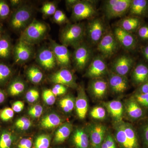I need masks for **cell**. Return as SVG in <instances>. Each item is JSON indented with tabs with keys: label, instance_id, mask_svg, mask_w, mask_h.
I'll return each instance as SVG.
<instances>
[{
	"label": "cell",
	"instance_id": "6da1fadb",
	"mask_svg": "<svg viewBox=\"0 0 148 148\" xmlns=\"http://www.w3.org/2000/svg\"><path fill=\"white\" fill-rule=\"evenodd\" d=\"M114 139L120 148H142L136 130L127 123H118Z\"/></svg>",
	"mask_w": 148,
	"mask_h": 148
},
{
	"label": "cell",
	"instance_id": "7a4b0ae2",
	"mask_svg": "<svg viewBox=\"0 0 148 148\" xmlns=\"http://www.w3.org/2000/svg\"><path fill=\"white\" fill-rule=\"evenodd\" d=\"M86 28L82 23L68 24L60 32L59 39L62 45L76 47L83 42Z\"/></svg>",
	"mask_w": 148,
	"mask_h": 148
},
{
	"label": "cell",
	"instance_id": "3957f363",
	"mask_svg": "<svg viewBox=\"0 0 148 148\" xmlns=\"http://www.w3.org/2000/svg\"><path fill=\"white\" fill-rule=\"evenodd\" d=\"M49 32V27L46 23L34 19L21 33L19 39L34 45L44 39Z\"/></svg>",
	"mask_w": 148,
	"mask_h": 148
},
{
	"label": "cell",
	"instance_id": "277c9868",
	"mask_svg": "<svg viewBox=\"0 0 148 148\" xmlns=\"http://www.w3.org/2000/svg\"><path fill=\"white\" fill-rule=\"evenodd\" d=\"M34 10L31 6L23 4L14 10L10 17L9 25L14 31L21 33L33 21Z\"/></svg>",
	"mask_w": 148,
	"mask_h": 148
},
{
	"label": "cell",
	"instance_id": "5b68a950",
	"mask_svg": "<svg viewBox=\"0 0 148 148\" xmlns=\"http://www.w3.org/2000/svg\"><path fill=\"white\" fill-rule=\"evenodd\" d=\"M132 0H108L103 6L104 13L108 19L121 17L129 11Z\"/></svg>",
	"mask_w": 148,
	"mask_h": 148
},
{
	"label": "cell",
	"instance_id": "8992f818",
	"mask_svg": "<svg viewBox=\"0 0 148 148\" xmlns=\"http://www.w3.org/2000/svg\"><path fill=\"white\" fill-rule=\"evenodd\" d=\"M97 13V9L92 1L79 0L72 9L71 19L77 22L93 18Z\"/></svg>",
	"mask_w": 148,
	"mask_h": 148
},
{
	"label": "cell",
	"instance_id": "52a82bcc",
	"mask_svg": "<svg viewBox=\"0 0 148 148\" xmlns=\"http://www.w3.org/2000/svg\"><path fill=\"white\" fill-rule=\"evenodd\" d=\"M12 53L14 62L18 65H22L27 63L34 57V47L19 39L13 47Z\"/></svg>",
	"mask_w": 148,
	"mask_h": 148
},
{
	"label": "cell",
	"instance_id": "ba28073f",
	"mask_svg": "<svg viewBox=\"0 0 148 148\" xmlns=\"http://www.w3.org/2000/svg\"><path fill=\"white\" fill-rule=\"evenodd\" d=\"M119 45L113 32L106 31L97 45V49L104 58H110L116 53Z\"/></svg>",
	"mask_w": 148,
	"mask_h": 148
},
{
	"label": "cell",
	"instance_id": "9c48e42d",
	"mask_svg": "<svg viewBox=\"0 0 148 148\" xmlns=\"http://www.w3.org/2000/svg\"><path fill=\"white\" fill-rule=\"evenodd\" d=\"M91 55V49L84 42L75 48L73 55V62L75 69L78 71L84 70L90 62Z\"/></svg>",
	"mask_w": 148,
	"mask_h": 148
},
{
	"label": "cell",
	"instance_id": "30bf717a",
	"mask_svg": "<svg viewBox=\"0 0 148 148\" xmlns=\"http://www.w3.org/2000/svg\"><path fill=\"white\" fill-rule=\"evenodd\" d=\"M105 24L99 18H92L88 23L86 34L89 41L94 45H97L106 32Z\"/></svg>",
	"mask_w": 148,
	"mask_h": 148
},
{
	"label": "cell",
	"instance_id": "8fae6325",
	"mask_svg": "<svg viewBox=\"0 0 148 148\" xmlns=\"http://www.w3.org/2000/svg\"><path fill=\"white\" fill-rule=\"evenodd\" d=\"M49 48L53 51L57 65L60 66L61 69H69L71 64V57L68 47L63 45L59 44L55 41L51 40Z\"/></svg>",
	"mask_w": 148,
	"mask_h": 148
},
{
	"label": "cell",
	"instance_id": "7c38bea8",
	"mask_svg": "<svg viewBox=\"0 0 148 148\" xmlns=\"http://www.w3.org/2000/svg\"><path fill=\"white\" fill-rule=\"evenodd\" d=\"M108 72V66L104 57L102 56H98L94 57L90 62L85 75L93 79L102 77Z\"/></svg>",
	"mask_w": 148,
	"mask_h": 148
},
{
	"label": "cell",
	"instance_id": "4fadbf2b",
	"mask_svg": "<svg viewBox=\"0 0 148 148\" xmlns=\"http://www.w3.org/2000/svg\"><path fill=\"white\" fill-rule=\"evenodd\" d=\"M134 59L130 56L121 55L117 57L112 64V72L119 75L126 77L134 64Z\"/></svg>",
	"mask_w": 148,
	"mask_h": 148
},
{
	"label": "cell",
	"instance_id": "5bb4252c",
	"mask_svg": "<svg viewBox=\"0 0 148 148\" xmlns=\"http://www.w3.org/2000/svg\"><path fill=\"white\" fill-rule=\"evenodd\" d=\"M50 79L54 84H62L73 88L77 87L75 76L68 69L62 68L53 73L51 76Z\"/></svg>",
	"mask_w": 148,
	"mask_h": 148
},
{
	"label": "cell",
	"instance_id": "9a60e30c",
	"mask_svg": "<svg viewBox=\"0 0 148 148\" xmlns=\"http://www.w3.org/2000/svg\"><path fill=\"white\" fill-rule=\"evenodd\" d=\"M36 58L39 65L47 71L53 70L57 65L55 56L50 48H41L38 51Z\"/></svg>",
	"mask_w": 148,
	"mask_h": 148
},
{
	"label": "cell",
	"instance_id": "2e32d148",
	"mask_svg": "<svg viewBox=\"0 0 148 148\" xmlns=\"http://www.w3.org/2000/svg\"><path fill=\"white\" fill-rule=\"evenodd\" d=\"M113 33L119 44L125 49L132 50L136 48L137 39L132 33L124 31L118 27L115 28Z\"/></svg>",
	"mask_w": 148,
	"mask_h": 148
},
{
	"label": "cell",
	"instance_id": "e0dca14e",
	"mask_svg": "<svg viewBox=\"0 0 148 148\" xmlns=\"http://www.w3.org/2000/svg\"><path fill=\"white\" fill-rule=\"evenodd\" d=\"M107 128L101 124H93L88 129L90 148H101L106 137Z\"/></svg>",
	"mask_w": 148,
	"mask_h": 148
},
{
	"label": "cell",
	"instance_id": "ac0fdd59",
	"mask_svg": "<svg viewBox=\"0 0 148 148\" xmlns=\"http://www.w3.org/2000/svg\"><path fill=\"white\" fill-rule=\"evenodd\" d=\"M77 116L81 119H84L87 114L88 102L86 93L83 86L77 87V95L75 103Z\"/></svg>",
	"mask_w": 148,
	"mask_h": 148
},
{
	"label": "cell",
	"instance_id": "d6986e66",
	"mask_svg": "<svg viewBox=\"0 0 148 148\" xmlns=\"http://www.w3.org/2000/svg\"><path fill=\"white\" fill-rule=\"evenodd\" d=\"M108 86L111 91L116 94L124 92L128 87V82L126 77L111 73L109 76Z\"/></svg>",
	"mask_w": 148,
	"mask_h": 148
},
{
	"label": "cell",
	"instance_id": "ffe728a7",
	"mask_svg": "<svg viewBox=\"0 0 148 148\" xmlns=\"http://www.w3.org/2000/svg\"><path fill=\"white\" fill-rule=\"evenodd\" d=\"M108 84L104 79L101 78L93 79L89 84V90L94 98L102 99L108 92Z\"/></svg>",
	"mask_w": 148,
	"mask_h": 148
},
{
	"label": "cell",
	"instance_id": "44dd1931",
	"mask_svg": "<svg viewBox=\"0 0 148 148\" xmlns=\"http://www.w3.org/2000/svg\"><path fill=\"white\" fill-rule=\"evenodd\" d=\"M125 108L127 116L132 120L141 119L145 116L144 109L132 97L126 101Z\"/></svg>",
	"mask_w": 148,
	"mask_h": 148
},
{
	"label": "cell",
	"instance_id": "7402d4cb",
	"mask_svg": "<svg viewBox=\"0 0 148 148\" xmlns=\"http://www.w3.org/2000/svg\"><path fill=\"white\" fill-rule=\"evenodd\" d=\"M72 140L75 148H90L89 135L82 127H77L74 130Z\"/></svg>",
	"mask_w": 148,
	"mask_h": 148
},
{
	"label": "cell",
	"instance_id": "603a6c76",
	"mask_svg": "<svg viewBox=\"0 0 148 148\" xmlns=\"http://www.w3.org/2000/svg\"><path fill=\"white\" fill-rule=\"evenodd\" d=\"M104 106L110 115L117 123L122 122L123 114V106L119 100H113L104 103Z\"/></svg>",
	"mask_w": 148,
	"mask_h": 148
},
{
	"label": "cell",
	"instance_id": "cb8c5ba5",
	"mask_svg": "<svg viewBox=\"0 0 148 148\" xmlns=\"http://www.w3.org/2000/svg\"><path fill=\"white\" fill-rule=\"evenodd\" d=\"M131 78L136 85L140 86L148 80V67L143 64H138L132 70Z\"/></svg>",
	"mask_w": 148,
	"mask_h": 148
},
{
	"label": "cell",
	"instance_id": "d4e9b609",
	"mask_svg": "<svg viewBox=\"0 0 148 148\" xmlns=\"http://www.w3.org/2000/svg\"><path fill=\"white\" fill-rule=\"evenodd\" d=\"M141 20L138 17L130 16L124 17L118 22L117 27L132 33L141 26Z\"/></svg>",
	"mask_w": 148,
	"mask_h": 148
},
{
	"label": "cell",
	"instance_id": "484cf974",
	"mask_svg": "<svg viewBox=\"0 0 148 148\" xmlns=\"http://www.w3.org/2000/svg\"><path fill=\"white\" fill-rule=\"evenodd\" d=\"M148 10V1L132 0L129 12L131 16H142L145 15Z\"/></svg>",
	"mask_w": 148,
	"mask_h": 148
},
{
	"label": "cell",
	"instance_id": "4316f807",
	"mask_svg": "<svg viewBox=\"0 0 148 148\" xmlns=\"http://www.w3.org/2000/svg\"><path fill=\"white\" fill-rule=\"evenodd\" d=\"M73 125L69 122L61 125L56 130L54 135L53 143L55 144L63 143L67 140L71 133Z\"/></svg>",
	"mask_w": 148,
	"mask_h": 148
},
{
	"label": "cell",
	"instance_id": "83f0119b",
	"mask_svg": "<svg viewBox=\"0 0 148 148\" xmlns=\"http://www.w3.org/2000/svg\"><path fill=\"white\" fill-rule=\"evenodd\" d=\"M61 117L57 114L51 113L43 117L40 121V125L45 129H53L60 126L62 123Z\"/></svg>",
	"mask_w": 148,
	"mask_h": 148
},
{
	"label": "cell",
	"instance_id": "f1b7e54d",
	"mask_svg": "<svg viewBox=\"0 0 148 148\" xmlns=\"http://www.w3.org/2000/svg\"><path fill=\"white\" fill-rule=\"evenodd\" d=\"M12 47L10 38L6 34L0 37V58L7 59L12 53Z\"/></svg>",
	"mask_w": 148,
	"mask_h": 148
},
{
	"label": "cell",
	"instance_id": "f546056e",
	"mask_svg": "<svg viewBox=\"0 0 148 148\" xmlns=\"http://www.w3.org/2000/svg\"><path fill=\"white\" fill-rule=\"evenodd\" d=\"M26 72L27 78L32 83L38 84L42 81L44 77L43 73L37 66H29L26 70Z\"/></svg>",
	"mask_w": 148,
	"mask_h": 148
},
{
	"label": "cell",
	"instance_id": "4dcf8cb0",
	"mask_svg": "<svg viewBox=\"0 0 148 148\" xmlns=\"http://www.w3.org/2000/svg\"><path fill=\"white\" fill-rule=\"evenodd\" d=\"M26 84L22 80L16 79L12 82L8 87V92L12 96H17L24 92Z\"/></svg>",
	"mask_w": 148,
	"mask_h": 148
},
{
	"label": "cell",
	"instance_id": "1f68e13d",
	"mask_svg": "<svg viewBox=\"0 0 148 148\" xmlns=\"http://www.w3.org/2000/svg\"><path fill=\"white\" fill-rule=\"evenodd\" d=\"M16 137L12 132L4 130L0 134V148H12Z\"/></svg>",
	"mask_w": 148,
	"mask_h": 148
},
{
	"label": "cell",
	"instance_id": "d6a6232c",
	"mask_svg": "<svg viewBox=\"0 0 148 148\" xmlns=\"http://www.w3.org/2000/svg\"><path fill=\"white\" fill-rule=\"evenodd\" d=\"M13 74L10 66L4 63H0V86L5 84Z\"/></svg>",
	"mask_w": 148,
	"mask_h": 148
},
{
	"label": "cell",
	"instance_id": "836d02e7",
	"mask_svg": "<svg viewBox=\"0 0 148 148\" xmlns=\"http://www.w3.org/2000/svg\"><path fill=\"white\" fill-rule=\"evenodd\" d=\"M73 97L70 95H66L60 99L59 105L65 113L71 112L75 108V102Z\"/></svg>",
	"mask_w": 148,
	"mask_h": 148
},
{
	"label": "cell",
	"instance_id": "e575fe53",
	"mask_svg": "<svg viewBox=\"0 0 148 148\" xmlns=\"http://www.w3.org/2000/svg\"><path fill=\"white\" fill-rule=\"evenodd\" d=\"M51 138L49 135L41 134L37 136L34 143V148H49Z\"/></svg>",
	"mask_w": 148,
	"mask_h": 148
},
{
	"label": "cell",
	"instance_id": "d590c367",
	"mask_svg": "<svg viewBox=\"0 0 148 148\" xmlns=\"http://www.w3.org/2000/svg\"><path fill=\"white\" fill-rule=\"evenodd\" d=\"M31 121L26 117H21L16 120L14 125L16 128L21 130H28L32 126Z\"/></svg>",
	"mask_w": 148,
	"mask_h": 148
},
{
	"label": "cell",
	"instance_id": "8d00e7d4",
	"mask_svg": "<svg viewBox=\"0 0 148 148\" xmlns=\"http://www.w3.org/2000/svg\"><path fill=\"white\" fill-rule=\"evenodd\" d=\"M90 115L92 119L97 120H103L106 116V110L101 106H96L91 110Z\"/></svg>",
	"mask_w": 148,
	"mask_h": 148
},
{
	"label": "cell",
	"instance_id": "74e56055",
	"mask_svg": "<svg viewBox=\"0 0 148 148\" xmlns=\"http://www.w3.org/2000/svg\"><path fill=\"white\" fill-rule=\"evenodd\" d=\"M132 97L143 109L148 110V93L141 94L135 92Z\"/></svg>",
	"mask_w": 148,
	"mask_h": 148
},
{
	"label": "cell",
	"instance_id": "f35d334b",
	"mask_svg": "<svg viewBox=\"0 0 148 148\" xmlns=\"http://www.w3.org/2000/svg\"><path fill=\"white\" fill-rule=\"evenodd\" d=\"M42 98L45 103L48 106H52L55 103L56 96L51 89H45L42 92Z\"/></svg>",
	"mask_w": 148,
	"mask_h": 148
},
{
	"label": "cell",
	"instance_id": "ab89813d",
	"mask_svg": "<svg viewBox=\"0 0 148 148\" xmlns=\"http://www.w3.org/2000/svg\"><path fill=\"white\" fill-rule=\"evenodd\" d=\"M41 10L44 15L50 16L53 15L57 10L55 4L52 2H47L43 5Z\"/></svg>",
	"mask_w": 148,
	"mask_h": 148
},
{
	"label": "cell",
	"instance_id": "60d3db41",
	"mask_svg": "<svg viewBox=\"0 0 148 148\" xmlns=\"http://www.w3.org/2000/svg\"><path fill=\"white\" fill-rule=\"evenodd\" d=\"M10 13V8L5 1L0 0V19L4 20L8 18Z\"/></svg>",
	"mask_w": 148,
	"mask_h": 148
},
{
	"label": "cell",
	"instance_id": "b9f144b4",
	"mask_svg": "<svg viewBox=\"0 0 148 148\" xmlns=\"http://www.w3.org/2000/svg\"><path fill=\"white\" fill-rule=\"evenodd\" d=\"M53 21L56 24H62L69 22V19L64 12L61 10H56L53 15Z\"/></svg>",
	"mask_w": 148,
	"mask_h": 148
},
{
	"label": "cell",
	"instance_id": "7bdbcfd3",
	"mask_svg": "<svg viewBox=\"0 0 148 148\" xmlns=\"http://www.w3.org/2000/svg\"><path fill=\"white\" fill-rule=\"evenodd\" d=\"M14 112L12 108H5L0 111V119L3 121H8L13 118Z\"/></svg>",
	"mask_w": 148,
	"mask_h": 148
},
{
	"label": "cell",
	"instance_id": "ee69618b",
	"mask_svg": "<svg viewBox=\"0 0 148 148\" xmlns=\"http://www.w3.org/2000/svg\"><path fill=\"white\" fill-rule=\"evenodd\" d=\"M40 97L38 90L36 88H33L29 89L26 93L25 97L28 102L34 103L38 101Z\"/></svg>",
	"mask_w": 148,
	"mask_h": 148
},
{
	"label": "cell",
	"instance_id": "f6af8a7d",
	"mask_svg": "<svg viewBox=\"0 0 148 148\" xmlns=\"http://www.w3.org/2000/svg\"><path fill=\"white\" fill-rule=\"evenodd\" d=\"M43 108L40 105L32 106L28 111V114L33 118H38L42 114Z\"/></svg>",
	"mask_w": 148,
	"mask_h": 148
},
{
	"label": "cell",
	"instance_id": "bcb514c9",
	"mask_svg": "<svg viewBox=\"0 0 148 148\" xmlns=\"http://www.w3.org/2000/svg\"><path fill=\"white\" fill-rule=\"evenodd\" d=\"M116 143L114 138L110 134L106 135L101 148H116Z\"/></svg>",
	"mask_w": 148,
	"mask_h": 148
},
{
	"label": "cell",
	"instance_id": "7dc6e473",
	"mask_svg": "<svg viewBox=\"0 0 148 148\" xmlns=\"http://www.w3.org/2000/svg\"><path fill=\"white\" fill-rule=\"evenodd\" d=\"M55 96L64 95L67 92L68 87L65 86L60 84H55L51 89Z\"/></svg>",
	"mask_w": 148,
	"mask_h": 148
},
{
	"label": "cell",
	"instance_id": "c3c4849f",
	"mask_svg": "<svg viewBox=\"0 0 148 148\" xmlns=\"http://www.w3.org/2000/svg\"><path fill=\"white\" fill-rule=\"evenodd\" d=\"M142 140L143 148H148V121L142 128Z\"/></svg>",
	"mask_w": 148,
	"mask_h": 148
},
{
	"label": "cell",
	"instance_id": "681fc988",
	"mask_svg": "<svg viewBox=\"0 0 148 148\" xmlns=\"http://www.w3.org/2000/svg\"><path fill=\"white\" fill-rule=\"evenodd\" d=\"M33 142L31 138H24L18 142L16 148H32Z\"/></svg>",
	"mask_w": 148,
	"mask_h": 148
},
{
	"label": "cell",
	"instance_id": "f907efd6",
	"mask_svg": "<svg viewBox=\"0 0 148 148\" xmlns=\"http://www.w3.org/2000/svg\"><path fill=\"white\" fill-rule=\"evenodd\" d=\"M138 35L141 39L148 40V26H140L138 30Z\"/></svg>",
	"mask_w": 148,
	"mask_h": 148
},
{
	"label": "cell",
	"instance_id": "816d5d0a",
	"mask_svg": "<svg viewBox=\"0 0 148 148\" xmlns=\"http://www.w3.org/2000/svg\"><path fill=\"white\" fill-rule=\"evenodd\" d=\"M24 103L22 101H18L14 102L12 106V109L14 112L18 113L21 112L24 108Z\"/></svg>",
	"mask_w": 148,
	"mask_h": 148
},
{
	"label": "cell",
	"instance_id": "f5cc1de1",
	"mask_svg": "<svg viewBox=\"0 0 148 148\" xmlns=\"http://www.w3.org/2000/svg\"><path fill=\"white\" fill-rule=\"evenodd\" d=\"M136 92L141 94H148V80L143 84L139 86Z\"/></svg>",
	"mask_w": 148,
	"mask_h": 148
},
{
	"label": "cell",
	"instance_id": "db71d44e",
	"mask_svg": "<svg viewBox=\"0 0 148 148\" xmlns=\"http://www.w3.org/2000/svg\"><path fill=\"white\" fill-rule=\"evenodd\" d=\"M10 5L13 8H17L19 6L22 5L23 1L19 0H10Z\"/></svg>",
	"mask_w": 148,
	"mask_h": 148
},
{
	"label": "cell",
	"instance_id": "11a10c76",
	"mask_svg": "<svg viewBox=\"0 0 148 148\" xmlns=\"http://www.w3.org/2000/svg\"><path fill=\"white\" fill-rule=\"evenodd\" d=\"M79 0H67L66 1V5L67 8L69 9H72L77 3L78 2Z\"/></svg>",
	"mask_w": 148,
	"mask_h": 148
},
{
	"label": "cell",
	"instance_id": "9f6ffc18",
	"mask_svg": "<svg viewBox=\"0 0 148 148\" xmlns=\"http://www.w3.org/2000/svg\"><path fill=\"white\" fill-rule=\"evenodd\" d=\"M5 99V94L3 90H0V104L4 102Z\"/></svg>",
	"mask_w": 148,
	"mask_h": 148
},
{
	"label": "cell",
	"instance_id": "6f0895ef",
	"mask_svg": "<svg viewBox=\"0 0 148 148\" xmlns=\"http://www.w3.org/2000/svg\"><path fill=\"white\" fill-rule=\"evenodd\" d=\"M143 53L145 58L148 61V45L143 49Z\"/></svg>",
	"mask_w": 148,
	"mask_h": 148
},
{
	"label": "cell",
	"instance_id": "680465c9",
	"mask_svg": "<svg viewBox=\"0 0 148 148\" xmlns=\"http://www.w3.org/2000/svg\"><path fill=\"white\" fill-rule=\"evenodd\" d=\"M3 28L2 26L0 25V37L2 35Z\"/></svg>",
	"mask_w": 148,
	"mask_h": 148
}]
</instances>
